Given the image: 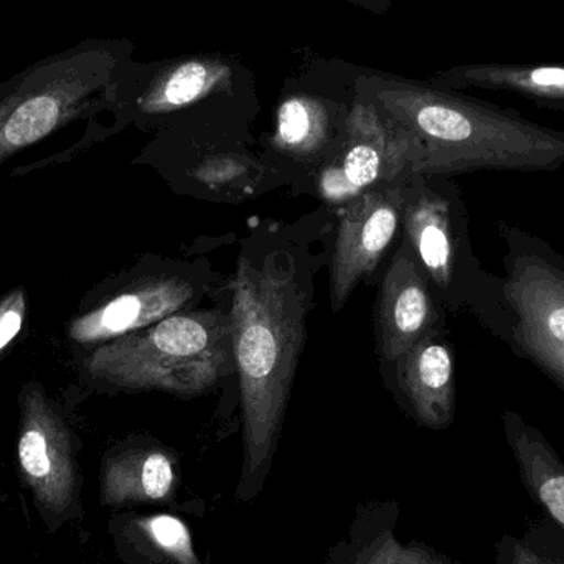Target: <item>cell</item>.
<instances>
[{"label": "cell", "instance_id": "ba28073f", "mask_svg": "<svg viewBox=\"0 0 564 564\" xmlns=\"http://www.w3.org/2000/svg\"><path fill=\"white\" fill-rule=\"evenodd\" d=\"M194 299V284L184 278H141L76 315L69 322L68 338L79 347L95 348L178 314Z\"/></svg>", "mask_w": 564, "mask_h": 564}, {"label": "cell", "instance_id": "9c48e42d", "mask_svg": "<svg viewBox=\"0 0 564 564\" xmlns=\"http://www.w3.org/2000/svg\"><path fill=\"white\" fill-rule=\"evenodd\" d=\"M398 194L371 191L355 200L341 217L330 268V301L335 312L344 307L358 282L373 273L397 237L401 220Z\"/></svg>", "mask_w": 564, "mask_h": 564}, {"label": "cell", "instance_id": "7a4b0ae2", "mask_svg": "<svg viewBox=\"0 0 564 564\" xmlns=\"http://www.w3.org/2000/svg\"><path fill=\"white\" fill-rule=\"evenodd\" d=\"M307 304L289 274L240 258L230 322L251 474L273 456L305 340Z\"/></svg>", "mask_w": 564, "mask_h": 564}, {"label": "cell", "instance_id": "4fadbf2b", "mask_svg": "<svg viewBox=\"0 0 564 564\" xmlns=\"http://www.w3.org/2000/svg\"><path fill=\"white\" fill-rule=\"evenodd\" d=\"M502 426L527 494L564 532V460L558 451L517 411H502Z\"/></svg>", "mask_w": 564, "mask_h": 564}, {"label": "cell", "instance_id": "ac0fdd59", "mask_svg": "<svg viewBox=\"0 0 564 564\" xmlns=\"http://www.w3.org/2000/svg\"><path fill=\"white\" fill-rule=\"evenodd\" d=\"M212 76L204 63L191 62L175 69L161 91L152 99V108H181L195 101L210 86Z\"/></svg>", "mask_w": 564, "mask_h": 564}, {"label": "cell", "instance_id": "6da1fadb", "mask_svg": "<svg viewBox=\"0 0 564 564\" xmlns=\"http://www.w3.org/2000/svg\"><path fill=\"white\" fill-rule=\"evenodd\" d=\"M375 102L410 142L413 177L564 167V131L536 124L516 109L410 83L377 88Z\"/></svg>", "mask_w": 564, "mask_h": 564}, {"label": "cell", "instance_id": "3957f363", "mask_svg": "<svg viewBox=\"0 0 564 564\" xmlns=\"http://www.w3.org/2000/svg\"><path fill=\"white\" fill-rule=\"evenodd\" d=\"M82 367L102 390L200 397L237 368L230 315L178 312L91 348Z\"/></svg>", "mask_w": 564, "mask_h": 564}, {"label": "cell", "instance_id": "52a82bcc", "mask_svg": "<svg viewBox=\"0 0 564 564\" xmlns=\"http://www.w3.org/2000/svg\"><path fill=\"white\" fill-rule=\"evenodd\" d=\"M401 177H413L410 142L380 115L360 108L351 116L344 149L321 172L317 184L327 204L340 205Z\"/></svg>", "mask_w": 564, "mask_h": 564}, {"label": "cell", "instance_id": "7c38bea8", "mask_svg": "<svg viewBox=\"0 0 564 564\" xmlns=\"http://www.w3.org/2000/svg\"><path fill=\"white\" fill-rule=\"evenodd\" d=\"M436 86L520 96L539 108L564 112V62L473 63L437 75Z\"/></svg>", "mask_w": 564, "mask_h": 564}, {"label": "cell", "instance_id": "d6986e66", "mask_svg": "<svg viewBox=\"0 0 564 564\" xmlns=\"http://www.w3.org/2000/svg\"><path fill=\"white\" fill-rule=\"evenodd\" d=\"M354 564H459L441 555V553L433 552V550L424 549V546L398 545L393 540H384L383 543L377 549L368 550L364 556L357 560Z\"/></svg>", "mask_w": 564, "mask_h": 564}, {"label": "cell", "instance_id": "ffe728a7", "mask_svg": "<svg viewBox=\"0 0 564 564\" xmlns=\"http://www.w3.org/2000/svg\"><path fill=\"white\" fill-rule=\"evenodd\" d=\"M26 315V294L23 289L9 292L0 299V354L15 340Z\"/></svg>", "mask_w": 564, "mask_h": 564}, {"label": "cell", "instance_id": "30bf717a", "mask_svg": "<svg viewBox=\"0 0 564 564\" xmlns=\"http://www.w3.org/2000/svg\"><path fill=\"white\" fill-rule=\"evenodd\" d=\"M444 325L443 314L406 240L381 282L377 307L378 350L394 361L431 332Z\"/></svg>", "mask_w": 564, "mask_h": 564}, {"label": "cell", "instance_id": "5bb4252c", "mask_svg": "<svg viewBox=\"0 0 564 564\" xmlns=\"http://www.w3.org/2000/svg\"><path fill=\"white\" fill-rule=\"evenodd\" d=\"M174 460L155 447H132L108 457L102 467V502H155L174 490Z\"/></svg>", "mask_w": 564, "mask_h": 564}, {"label": "cell", "instance_id": "5b68a950", "mask_svg": "<svg viewBox=\"0 0 564 564\" xmlns=\"http://www.w3.org/2000/svg\"><path fill=\"white\" fill-rule=\"evenodd\" d=\"M414 178L413 194L403 207L406 243L444 304H469L490 330L503 305L500 278L484 271L470 250L463 200L456 188L434 187L420 175Z\"/></svg>", "mask_w": 564, "mask_h": 564}, {"label": "cell", "instance_id": "8fae6325", "mask_svg": "<svg viewBox=\"0 0 564 564\" xmlns=\"http://www.w3.org/2000/svg\"><path fill=\"white\" fill-rule=\"evenodd\" d=\"M398 384L417 423L446 430L456 414V364L444 325L394 361Z\"/></svg>", "mask_w": 564, "mask_h": 564}, {"label": "cell", "instance_id": "9a60e30c", "mask_svg": "<svg viewBox=\"0 0 564 564\" xmlns=\"http://www.w3.org/2000/svg\"><path fill=\"white\" fill-rule=\"evenodd\" d=\"M494 558L496 564H564V532L543 516L530 522L522 536H500Z\"/></svg>", "mask_w": 564, "mask_h": 564}, {"label": "cell", "instance_id": "8992f818", "mask_svg": "<svg viewBox=\"0 0 564 564\" xmlns=\"http://www.w3.org/2000/svg\"><path fill=\"white\" fill-rule=\"evenodd\" d=\"M20 474L36 507L52 520L68 519L79 499V469L72 433L39 383L20 393Z\"/></svg>", "mask_w": 564, "mask_h": 564}, {"label": "cell", "instance_id": "44dd1931", "mask_svg": "<svg viewBox=\"0 0 564 564\" xmlns=\"http://www.w3.org/2000/svg\"><path fill=\"white\" fill-rule=\"evenodd\" d=\"M245 174H247V165L243 161L230 155H224V158L218 155L205 161L195 171V178L208 187H224V185L234 184Z\"/></svg>", "mask_w": 564, "mask_h": 564}, {"label": "cell", "instance_id": "2e32d148", "mask_svg": "<svg viewBox=\"0 0 564 564\" xmlns=\"http://www.w3.org/2000/svg\"><path fill=\"white\" fill-rule=\"evenodd\" d=\"M325 122L321 109L302 99H289L278 116L276 144L292 155H312L324 145Z\"/></svg>", "mask_w": 564, "mask_h": 564}, {"label": "cell", "instance_id": "277c9868", "mask_svg": "<svg viewBox=\"0 0 564 564\" xmlns=\"http://www.w3.org/2000/svg\"><path fill=\"white\" fill-rule=\"evenodd\" d=\"M507 245L503 308L492 334L564 391V260L545 240L499 225Z\"/></svg>", "mask_w": 564, "mask_h": 564}, {"label": "cell", "instance_id": "e0dca14e", "mask_svg": "<svg viewBox=\"0 0 564 564\" xmlns=\"http://www.w3.org/2000/svg\"><path fill=\"white\" fill-rule=\"evenodd\" d=\"M144 550L172 564H198L192 536L184 522L171 516H154L135 523Z\"/></svg>", "mask_w": 564, "mask_h": 564}]
</instances>
